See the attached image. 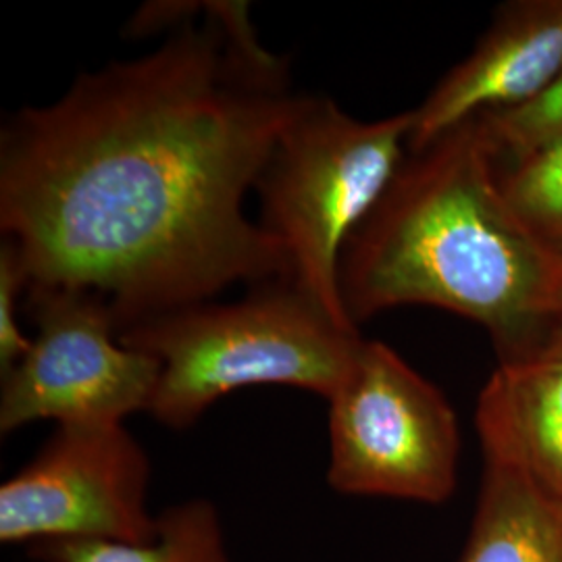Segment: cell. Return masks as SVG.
Instances as JSON below:
<instances>
[{
  "mask_svg": "<svg viewBox=\"0 0 562 562\" xmlns=\"http://www.w3.org/2000/svg\"><path fill=\"white\" fill-rule=\"evenodd\" d=\"M153 53L81 74L0 132V229L32 288L104 296L121 329L280 280L278 244L244 213L302 94L246 2H204Z\"/></svg>",
  "mask_w": 562,
  "mask_h": 562,
  "instance_id": "cell-1",
  "label": "cell"
},
{
  "mask_svg": "<svg viewBox=\"0 0 562 562\" xmlns=\"http://www.w3.org/2000/svg\"><path fill=\"white\" fill-rule=\"evenodd\" d=\"M557 273L559 261L506 206L475 117L408 150L346 244L338 283L357 327L404 304L436 306L480 323L504 357L557 319Z\"/></svg>",
  "mask_w": 562,
  "mask_h": 562,
  "instance_id": "cell-2",
  "label": "cell"
},
{
  "mask_svg": "<svg viewBox=\"0 0 562 562\" xmlns=\"http://www.w3.org/2000/svg\"><path fill=\"white\" fill-rule=\"evenodd\" d=\"M127 348L161 364L148 413L186 429L238 387L281 383L331 398L348 380L364 338L292 283L252 285L236 302L206 301L142 319L120 331Z\"/></svg>",
  "mask_w": 562,
  "mask_h": 562,
  "instance_id": "cell-3",
  "label": "cell"
},
{
  "mask_svg": "<svg viewBox=\"0 0 562 562\" xmlns=\"http://www.w3.org/2000/svg\"><path fill=\"white\" fill-rule=\"evenodd\" d=\"M413 125V109L359 121L327 97L302 94L255 186L261 227L283 257L280 280L352 327L341 306V252L394 180Z\"/></svg>",
  "mask_w": 562,
  "mask_h": 562,
  "instance_id": "cell-4",
  "label": "cell"
},
{
  "mask_svg": "<svg viewBox=\"0 0 562 562\" xmlns=\"http://www.w3.org/2000/svg\"><path fill=\"white\" fill-rule=\"evenodd\" d=\"M327 480L341 494L443 503L457 483V415L442 392L396 350L362 341L329 398Z\"/></svg>",
  "mask_w": 562,
  "mask_h": 562,
  "instance_id": "cell-5",
  "label": "cell"
},
{
  "mask_svg": "<svg viewBox=\"0 0 562 562\" xmlns=\"http://www.w3.org/2000/svg\"><path fill=\"white\" fill-rule=\"evenodd\" d=\"M38 336L30 352L2 375L0 431L38 419L59 425H123L148 411L161 364L120 341L109 301L90 290H27Z\"/></svg>",
  "mask_w": 562,
  "mask_h": 562,
  "instance_id": "cell-6",
  "label": "cell"
},
{
  "mask_svg": "<svg viewBox=\"0 0 562 562\" xmlns=\"http://www.w3.org/2000/svg\"><path fill=\"white\" fill-rule=\"evenodd\" d=\"M150 464L123 425H59L38 457L0 487V540L146 543Z\"/></svg>",
  "mask_w": 562,
  "mask_h": 562,
  "instance_id": "cell-7",
  "label": "cell"
},
{
  "mask_svg": "<svg viewBox=\"0 0 562 562\" xmlns=\"http://www.w3.org/2000/svg\"><path fill=\"white\" fill-rule=\"evenodd\" d=\"M561 69L562 0L506 2L473 53L413 109L408 150H422L464 121L538 99Z\"/></svg>",
  "mask_w": 562,
  "mask_h": 562,
  "instance_id": "cell-8",
  "label": "cell"
},
{
  "mask_svg": "<svg viewBox=\"0 0 562 562\" xmlns=\"http://www.w3.org/2000/svg\"><path fill=\"white\" fill-rule=\"evenodd\" d=\"M475 425L485 464L562 503V317L501 357L477 398Z\"/></svg>",
  "mask_w": 562,
  "mask_h": 562,
  "instance_id": "cell-9",
  "label": "cell"
},
{
  "mask_svg": "<svg viewBox=\"0 0 562 562\" xmlns=\"http://www.w3.org/2000/svg\"><path fill=\"white\" fill-rule=\"evenodd\" d=\"M459 562H562V503L521 475L485 464L475 521Z\"/></svg>",
  "mask_w": 562,
  "mask_h": 562,
  "instance_id": "cell-10",
  "label": "cell"
},
{
  "mask_svg": "<svg viewBox=\"0 0 562 562\" xmlns=\"http://www.w3.org/2000/svg\"><path fill=\"white\" fill-rule=\"evenodd\" d=\"M32 557L44 562H227L222 522L204 501L162 513L153 542L48 540L34 543Z\"/></svg>",
  "mask_w": 562,
  "mask_h": 562,
  "instance_id": "cell-11",
  "label": "cell"
},
{
  "mask_svg": "<svg viewBox=\"0 0 562 562\" xmlns=\"http://www.w3.org/2000/svg\"><path fill=\"white\" fill-rule=\"evenodd\" d=\"M496 180L517 222L562 262V136L515 161L496 157Z\"/></svg>",
  "mask_w": 562,
  "mask_h": 562,
  "instance_id": "cell-12",
  "label": "cell"
},
{
  "mask_svg": "<svg viewBox=\"0 0 562 562\" xmlns=\"http://www.w3.org/2000/svg\"><path fill=\"white\" fill-rule=\"evenodd\" d=\"M483 132L501 161H515L562 136V69L538 99L517 109L485 113Z\"/></svg>",
  "mask_w": 562,
  "mask_h": 562,
  "instance_id": "cell-13",
  "label": "cell"
},
{
  "mask_svg": "<svg viewBox=\"0 0 562 562\" xmlns=\"http://www.w3.org/2000/svg\"><path fill=\"white\" fill-rule=\"evenodd\" d=\"M30 290V276L18 244L9 238L0 246V367L9 373L30 352L32 340L21 334L18 299Z\"/></svg>",
  "mask_w": 562,
  "mask_h": 562,
  "instance_id": "cell-14",
  "label": "cell"
},
{
  "mask_svg": "<svg viewBox=\"0 0 562 562\" xmlns=\"http://www.w3.org/2000/svg\"><path fill=\"white\" fill-rule=\"evenodd\" d=\"M554 315L562 317V262H559L557 273V290H554Z\"/></svg>",
  "mask_w": 562,
  "mask_h": 562,
  "instance_id": "cell-15",
  "label": "cell"
}]
</instances>
